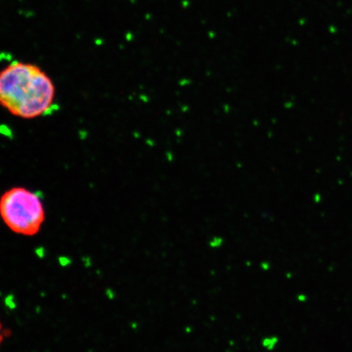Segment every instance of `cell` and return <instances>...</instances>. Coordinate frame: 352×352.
Here are the masks:
<instances>
[{
    "instance_id": "cell-1",
    "label": "cell",
    "mask_w": 352,
    "mask_h": 352,
    "mask_svg": "<svg viewBox=\"0 0 352 352\" xmlns=\"http://www.w3.org/2000/svg\"><path fill=\"white\" fill-rule=\"evenodd\" d=\"M55 89L35 64L13 62L0 72V104L16 117L32 119L51 109Z\"/></svg>"
},
{
    "instance_id": "cell-2",
    "label": "cell",
    "mask_w": 352,
    "mask_h": 352,
    "mask_svg": "<svg viewBox=\"0 0 352 352\" xmlns=\"http://www.w3.org/2000/svg\"><path fill=\"white\" fill-rule=\"evenodd\" d=\"M0 217L12 231L31 236L40 231L45 221V210L37 193L23 187H14L0 198Z\"/></svg>"
},
{
    "instance_id": "cell-3",
    "label": "cell",
    "mask_w": 352,
    "mask_h": 352,
    "mask_svg": "<svg viewBox=\"0 0 352 352\" xmlns=\"http://www.w3.org/2000/svg\"><path fill=\"white\" fill-rule=\"evenodd\" d=\"M278 342V339L275 337H272V338H265L262 341V346L264 347L267 348V349H272L275 347V344Z\"/></svg>"
},
{
    "instance_id": "cell-4",
    "label": "cell",
    "mask_w": 352,
    "mask_h": 352,
    "mask_svg": "<svg viewBox=\"0 0 352 352\" xmlns=\"http://www.w3.org/2000/svg\"><path fill=\"white\" fill-rule=\"evenodd\" d=\"M222 243H223L222 240H220L219 241H218V240H217V238H214V239L212 241H210V245L211 247H218V246H220V245H221Z\"/></svg>"
},
{
    "instance_id": "cell-5",
    "label": "cell",
    "mask_w": 352,
    "mask_h": 352,
    "mask_svg": "<svg viewBox=\"0 0 352 352\" xmlns=\"http://www.w3.org/2000/svg\"><path fill=\"white\" fill-rule=\"evenodd\" d=\"M3 334H2V325L0 323V344L3 342Z\"/></svg>"
}]
</instances>
